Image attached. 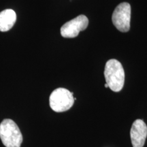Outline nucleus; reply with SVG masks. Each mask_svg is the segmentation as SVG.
<instances>
[{
  "label": "nucleus",
  "instance_id": "3",
  "mask_svg": "<svg viewBox=\"0 0 147 147\" xmlns=\"http://www.w3.org/2000/svg\"><path fill=\"white\" fill-rule=\"evenodd\" d=\"M73 93L64 88H58L52 92L49 98L51 109L56 113H62L72 107L74 102Z\"/></svg>",
  "mask_w": 147,
  "mask_h": 147
},
{
  "label": "nucleus",
  "instance_id": "1",
  "mask_svg": "<svg viewBox=\"0 0 147 147\" xmlns=\"http://www.w3.org/2000/svg\"><path fill=\"white\" fill-rule=\"evenodd\" d=\"M104 77L108 87L114 92L121 91L124 86L125 71L123 65L117 59H110L106 64Z\"/></svg>",
  "mask_w": 147,
  "mask_h": 147
},
{
  "label": "nucleus",
  "instance_id": "7",
  "mask_svg": "<svg viewBox=\"0 0 147 147\" xmlns=\"http://www.w3.org/2000/svg\"><path fill=\"white\" fill-rule=\"evenodd\" d=\"M16 21V14L12 9H7L0 12V32H8Z\"/></svg>",
  "mask_w": 147,
  "mask_h": 147
},
{
  "label": "nucleus",
  "instance_id": "2",
  "mask_svg": "<svg viewBox=\"0 0 147 147\" xmlns=\"http://www.w3.org/2000/svg\"><path fill=\"white\" fill-rule=\"evenodd\" d=\"M0 138L5 147H21L23 135L14 121L4 119L0 124Z\"/></svg>",
  "mask_w": 147,
  "mask_h": 147
},
{
  "label": "nucleus",
  "instance_id": "8",
  "mask_svg": "<svg viewBox=\"0 0 147 147\" xmlns=\"http://www.w3.org/2000/svg\"><path fill=\"white\" fill-rule=\"evenodd\" d=\"M105 87H106V88H108V84H106H106H105Z\"/></svg>",
  "mask_w": 147,
  "mask_h": 147
},
{
  "label": "nucleus",
  "instance_id": "6",
  "mask_svg": "<svg viewBox=\"0 0 147 147\" xmlns=\"http://www.w3.org/2000/svg\"><path fill=\"white\" fill-rule=\"evenodd\" d=\"M130 137L133 147L144 146L147 137V126L142 120L134 121L130 130Z\"/></svg>",
  "mask_w": 147,
  "mask_h": 147
},
{
  "label": "nucleus",
  "instance_id": "4",
  "mask_svg": "<svg viewBox=\"0 0 147 147\" xmlns=\"http://www.w3.org/2000/svg\"><path fill=\"white\" fill-rule=\"evenodd\" d=\"M131 5L129 3H121L114 10L112 21L115 27L121 32H127L130 29Z\"/></svg>",
  "mask_w": 147,
  "mask_h": 147
},
{
  "label": "nucleus",
  "instance_id": "5",
  "mask_svg": "<svg viewBox=\"0 0 147 147\" xmlns=\"http://www.w3.org/2000/svg\"><path fill=\"white\" fill-rule=\"evenodd\" d=\"M88 25L89 20L87 17L81 14L64 24L61 28V34L63 38H75L81 31L87 29Z\"/></svg>",
  "mask_w": 147,
  "mask_h": 147
}]
</instances>
